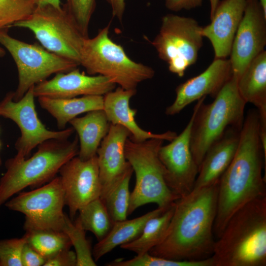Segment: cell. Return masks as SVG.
<instances>
[{
	"instance_id": "obj_30",
	"label": "cell",
	"mask_w": 266,
	"mask_h": 266,
	"mask_svg": "<svg viewBox=\"0 0 266 266\" xmlns=\"http://www.w3.org/2000/svg\"><path fill=\"white\" fill-rule=\"evenodd\" d=\"M63 231L66 234L75 249L76 266H97L93 257L90 242L86 237L85 231L66 216Z\"/></svg>"
},
{
	"instance_id": "obj_13",
	"label": "cell",
	"mask_w": 266,
	"mask_h": 266,
	"mask_svg": "<svg viewBox=\"0 0 266 266\" xmlns=\"http://www.w3.org/2000/svg\"><path fill=\"white\" fill-rule=\"evenodd\" d=\"M194 114L183 131L168 144L160 147L158 156L165 170V178L170 189L179 197L192 191L199 167L190 147Z\"/></svg>"
},
{
	"instance_id": "obj_31",
	"label": "cell",
	"mask_w": 266,
	"mask_h": 266,
	"mask_svg": "<svg viewBox=\"0 0 266 266\" xmlns=\"http://www.w3.org/2000/svg\"><path fill=\"white\" fill-rule=\"evenodd\" d=\"M108 266H214L210 256L200 260L177 261L156 256L148 252L137 255L133 258L124 261L117 259L106 264Z\"/></svg>"
},
{
	"instance_id": "obj_16",
	"label": "cell",
	"mask_w": 266,
	"mask_h": 266,
	"mask_svg": "<svg viewBox=\"0 0 266 266\" xmlns=\"http://www.w3.org/2000/svg\"><path fill=\"white\" fill-rule=\"evenodd\" d=\"M130 133L124 127L110 124L109 130L97 151L101 185L100 199L103 200L133 168L125 155V146Z\"/></svg>"
},
{
	"instance_id": "obj_7",
	"label": "cell",
	"mask_w": 266,
	"mask_h": 266,
	"mask_svg": "<svg viewBox=\"0 0 266 266\" xmlns=\"http://www.w3.org/2000/svg\"><path fill=\"white\" fill-rule=\"evenodd\" d=\"M164 140L151 138L136 142L128 138L125 155L135 175V184L131 193L128 215L139 207L149 203L167 208L180 197L167 185L165 170L158 152Z\"/></svg>"
},
{
	"instance_id": "obj_18",
	"label": "cell",
	"mask_w": 266,
	"mask_h": 266,
	"mask_svg": "<svg viewBox=\"0 0 266 266\" xmlns=\"http://www.w3.org/2000/svg\"><path fill=\"white\" fill-rule=\"evenodd\" d=\"M232 75L230 60L215 58L204 71L176 87L175 99L166 107V114H178L189 104L207 95L214 98Z\"/></svg>"
},
{
	"instance_id": "obj_34",
	"label": "cell",
	"mask_w": 266,
	"mask_h": 266,
	"mask_svg": "<svg viewBox=\"0 0 266 266\" xmlns=\"http://www.w3.org/2000/svg\"><path fill=\"white\" fill-rule=\"evenodd\" d=\"M27 242L25 234L20 238L0 240V266H22V252Z\"/></svg>"
},
{
	"instance_id": "obj_37",
	"label": "cell",
	"mask_w": 266,
	"mask_h": 266,
	"mask_svg": "<svg viewBox=\"0 0 266 266\" xmlns=\"http://www.w3.org/2000/svg\"><path fill=\"white\" fill-rule=\"evenodd\" d=\"M203 0H165L166 7L172 11L190 10L201 5Z\"/></svg>"
},
{
	"instance_id": "obj_6",
	"label": "cell",
	"mask_w": 266,
	"mask_h": 266,
	"mask_svg": "<svg viewBox=\"0 0 266 266\" xmlns=\"http://www.w3.org/2000/svg\"><path fill=\"white\" fill-rule=\"evenodd\" d=\"M109 27L108 25L94 37L84 39L80 65L89 75H100L123 89L136 90L140 83L154 77L155 71L131 59L123 47L111 39Z\"/></svg>"
},
{
	"instance_id": "obj_27",
	"label": "cell",
	"mask_w": 266,
	"mask_h": 266,
	"mask_svg": "<svg viewBox=\"0 0 266 266\" xmlns=\"http://www.w3.org/2000/svg\"><path fill=\"white\" fill-rule=\"evenodd\" d=\"M78 212L75 222L85 231L92 233L98 241L106 236L113 225L114 222L100 198L88 203Z\"/></svg>"
},
{
	"instance_id": "obj_15",
	"label": "cell",
	"mask_w": 266,
	"mask_h": 266,
	"mask_svg": "<svg viewBox=\"0 0 266 266\" xmlns=\"http://www.w3.org/2000/svg\"><path fill=\"white\" fill-rule=\"evenodd\" d=\"M59 172L65 204L72 220L81 207L100 198L101 185L97 155L87 160H81L76 156L66 163Z\"/></svg>"
},
{
	"instance_id": "obj_35",
	"label": "cell",
	"mask_w": 266,
	"mask_h": 266,
	"mask_svg": "<svg viewBox=\"0 0 266 266\" xmlns=\"http://www.w3.org/2000/svg\"><path fill=\"white\" fill-rule=\"evenodd\" d=\"M76 262L75 252L67 249L47 259L43 266H76Z\"/></svg>"
},
{
	"instance_id": "obj_3",
	"label": "cell",
	"mask_w": 266,
	"mask_h": 266,
	"mask_svg": "<svg viewBox=\"0 0 266 266\" xmlns=\"http://www.w3.org/2000/svg\"><path fill=\"white\" fill-rule=\"evenodd\" d=\"M218 238L211 256L214 266H266V196L236 211Z\"/></svg>"
},
{
	"instance_id": "obj_4",
	"label": "cell",
	"mask_w": 266,
	"mask_h": 266,
	"mask_svg": "<svg viewBox=\"0 0 266 266\" xmlns=\"http://www.w3.org/2000/svg\"><path fill=\"white\" fill-rule=\"evenodd\" d=\"M206 97L198 100L193 111L190 147L199 167L208 149L230 127L241 129L244 120L246 103L237 88V79L233 75L209 104H204Z\"/></svg>"
},
{
	"instance_id": "obj_22",
	"label": "cell",
	"mask_w": 266,
	"mask_h": 266,
	"mask_svg": "<svg viewBox=\"0 0 266 266\" xmlns=\"http://www.w3.org/2000/svg\"><path fill=\"white\" fill-rule=\"evenodd\" d=\"M238 90L246 103L255 105L260 121L266 122V51L248 65L237 80Z\"/></svg>"
},
{
	"instance_id": "obj_28",
	"label": "cell",
	"mask_w": 266,
	"mask_h": 266,
	"mask_svg": "<svg viewBox=\"0 0 266 266\" xmlns=\"http://www.w3.org/2000/svg\"><path fill=\"white\" fill-rule=\"evenodd\" d=\"M25 234L27 243L46 260L61 250L70 249L72 246L63 231L38 230L26 232Z\"/></svg>"
},
{
	"instance_id": "obj_43",
	"label": "cell",
	"mask_w": 266,
	"mask_h": 266,
	"mask_svg": "<svg viewBox=\"0 0 266 266\" xmlns=\"http://www.w3.org/2000/svg\"><path fill=\"white\" fill-rule=\"evenodd\" d=\"M1 159L0 156V166H1Z\"/></svg>"
},
{
	"instance_id": "obj_14",
	"label": "cell",
	"mask_w": 266,
	"mask_h": 266,
	"mask_svg": "<svg viewBox=\"0 0 266 266\" xmlns=\"http://www.w3.org/2000/svg\"><path fill=\"white\" fill-rule=\"evenodd\" d=\"M266 45V17L258 0H247L230 54L232 75L237 80Z\"/></svg>"
},
{
	"instance_id": "obj_21",
	"label": "cell",
	"mask_w": 266,
	"mask_h": 266,
	"mask_svg": "<svg viewBox=\"0 0 266 266\" xmlns=\"http://www.w3.org/2000/svg\"><path fill=\"white\" fill-rule=\"evenodd\" d=\"M241 129L229 128L222 137L208 149L199 167L192 192L219 182L235 155Z\"/></svg>"
},
{
	"instance_id": "obj_19",
	"label": "cell",
	"mask_w": 266,
	"mask_h": 266,
	"mask_svg": "<svg viewBox=\"0 0 266 266\" xmlns=\"http://www.w3.org/2000/svg\"><path fill=\"white\" fill-rule=\"evenodd\" d=\"M246 4L247 0H222L210 18V23L202 28V35L210 40L215 58H226L230 56Z\"/></svg>"
},
{
	"instance_id": "obj_9",
	"label": "cell",
	"mask_w": 266,
	"mask_h": 266,
	"mask_svg": "<svg viewBox=\"0 0 266 266\" xmlns=\"http://www.w3.org/2000/svg\"><path fill=\"white\" fill-rule=\"evenodd\" d=\"M13 27L30 30L45 49L80 65L85 37L64 5L61 9L50 5L36 7L27 19Z\"/></svg>"
},
{
	"instance_id": "obj_38",
	"label": "cell",
	"mask_w": 266,
	"mask_h": 266,
	"mask_svg": "<svg viewBox=\"0 0 266 266\" xmlns=\"http://www.w3.org/2000/svg\"><path fill=\"white\" fill-rule=\"evenodd\" d=\"M105 0L111 7L113 17L122 22L125 11V0Z\"/></svg>"
},
{
	"instance_id": "obj_8",
	"label": "cell",
	"mask_w": 266,
	"mask_h": 266,
	"mask_svg": "<svg viewBox=\"0 0 266 266\" xmlns=\"http://www.w3.org/2000/svg\"><path fill=\"white\" fill-rule=\"evenodd\" d=\"M202 28L191 17L173 14L162 17L159 32L151 43L171 72L182 77L196 63L203 45Z\"/></svg>"
},
{
	"instance_id": "obj_26",
	"label": "cell",
	"mask_w": 266,
	"mask_h": 266,
	"mask_svg": "<svg viewBox=\"0 0 266 266\" xmlns=\"http://www.w3.org/2000/svg\"><path fill=\"white\" fill-rule=\"evenodd\" d=\"M174 209V203L162 214L146 223L140 234L133 240L121 245V248L141 255L160 244L164 239Z\"/></svg>"
},
{
	"instance_id": "obj_42",
	"label": "cell",
	"mask_w": 266,
	"mask_h": 266,
	"mask_svg": "<svg viewBox=\"0 0 266 266\" xmlns=\"http://www.w3.org/2000/svg\"><path fill=\"white\" fill-rule=\"evenodd\" d=\"M5 54L4 50L0 46V57H3Z\"/></svg>"
},
{
	"instance_id": "obj_44",
	"label": "cell",
	"mask_w": 266,
	"mask_h": 266,
	"mask_svg": "<svg viewBox=\"0 0 266 266\" xmlns=\"http://www.w3.org/2000/svg\"><path fill=\"white\" fill-rule=\"evenodd\" d=\"M0 147H1V143L0 142Z\"/></svg>"
},
{
	"instance_id": "obj_1",
	"label": "cell",
	"mask_w": 266,
	"mask_h": 266,
	"mask_svg": "<svg viewBox=\"0 0 266 266\" xmlns=\"http://www.w3.org/2000/svg\"><path fill=\"white\" fill-rule=\"evenodd\" d=\"M266 169L260 135L258 112L250 109L240 130L238 144L230 165L219 181L216 216L213 233L219 238L232 215L240 207L266 196Z\"/></svg>"
},
{
	"instance_id": "obj_17",
	"label": "cell",
	"mask_w": 266,
	"mask_h": 266,
	"mask_svg": "<svg viewBox=\"0 0 266 266\" xmlns=\"http://www.w3.org/2000/svg\"><path fill=\"white\" fill-rule=\"evenodd\" d=\"M116 84L100 75H86L75 68L68 72H59L50 80L34 85L35 97L66 99L80 96H104L113 90Z\"/></svg>"
},
{
	"instance_id": "obj_41",
	"label": "cell",
	"mask_w": 266,
	"mask_h": 266,
	"mask_svg": "<svg viewBox=\"0 0 266 266\" xmlns=\"http://www.w3.org/2000/svg\"><path fill=\"white\" fill-rule=\"evenodd\" d=\"M259 3L265 17H266V0H258Z\"/></svg>"
},
{
	"instance_id": "obj_29",
	"label": "cell",
	"mask_w": 266,
	"mask_h": 266,
	"mask_svg": "<svg viewBox=\"0 0 266 266\" xmlns=\"http://www.w3.org/2000/svg\"><path fill=\"white\" fill-rule=\"evenodd\" d=\"M133 169L128 172L102 200L114 222L127 219L131 193L129 184Z\"/></svg>"
},
{
	"instance_id": "obj_24",
	"label": "cell",
	"mask_w": 266,
	"mask_h": 266,
	"mask_svg": "<svg viewBox=\"0 0 266 266\" xmlns=\"http://www.w3.org/2000/svg\"><path fill=\"white\" fill-rule=\"evenodd\" d=\"M37 98L41 107L55 119L60 130L65 129L68 123L81 114L103 108V96L100 95L66 99Z\"/></svg>"
},
{
	"instance_id": "obj_33",
	"label": "cell",
	"mask_w": 266,
	"mask_h": 266,
	"mask_svg": "<svg viewBox=\"0 0 266 266\" xmlns=\"http://www.w3.org/2000/svg\"><path fill=\"white\" fill-rule=\"evenodd\" d=\"M64 6L82 35L88 37L89 24L96 7V0H66Z\"/></svg>"
},
{
	"instance_id": "obj_25",
	"label": "cell",
	"mask_w": 266,
	"mask_h": 266,
	"mask_svg": "<svg viewBox=\"0 0 266 266\" xmlns=\"http://www.w3.org/2000/svg\"><path fill=\"white\" fill-rule=\"evenodd\" d=\"M168 208L158 207L139 217L132 220L126 219L114 222L106 236L98 241L94 246L92 250L94 260L98 261L117 246L130 242L136 238L140 234L149 219L162 214Z\"/></svg>"
},
{
	"instance_id": "obj_23",
	"label": "cell",
	"mask_w": 266,
	"mask_h": 266,
	"mask_svg": "<svg viewBox=\"0 0 266 266\" xmlns=\"http://www.w3.org/2000/svg\"><path fill=\"white\" fill-rule=\"evenodd\" d=\"M69 123L78 134L79 144L77 156L81 160H87L96 155L110 126L103 110L88 112L84 116L76 117Z\"/></svg>"
},
{
	"instance_id": "obj_36",
	"label": "cell",
	"mask_w": 266,
	"mask_h": 266,
	"mask_svg": "<svg viewBox=\"0 0 266 266\" xmlns=\"http://www.w3.org/2000/svg\"><path fill=\"white\" fill-rule=\"evenodd\" d=\"M46 259L40 255L27 242L21 255L22 266H43Z\"/></svg>"
},
{
	"instance_id": "obj_5",
	"label": "cell",
	"mask_w": 266,
	"mask_h": 266,
	"mask_svg": "<svg viewBox=\"0 0 266 266\" xmlns=\"http://www.w3.org/2000/svg\"><path fill=\"white\" fill-rule=\"evenodd\" d=\"M77 136L71 141L49 139L38 146L29 159L15 156L5 163L6 171L0 180V206L28 187H36L51 180L61 167L78 155Z\"/></svg>"
},
{
	"instance_id": "obj_11",
	"label": "cell",
	"mask_w": 266,
	"mask_h": 266,
	"mask_svg": "<svg viewBox=\"0 0 266 266\" xmlns=\"http://www.w3.org/2000/svg\"><path fill=\"white\" fill-rule=\"evenodd\" d=\"M4 204L9 209L25 215L26 232L63 231L66 215L63 212L65 198L59 176L36 189L20 193Z\"/></svg>"
},
{
	"instance_id": "obj_32",
	"label": "cell",
	"mask_w": 266,
	"mask_h": 266,
	"mask_svg": "<svg viewBox=\"0 0 266 266\" xmlns=\"http://www.w3.org/2000/svg\"><path fill=\"white\" fill-rule=\"evenodd\" d=\"M35 8L33 0H0V30L27 19Z\"/></svg>"
},
{
	"instance_id": "obj_39",
	"label": "cell",
	"mask_w": 266,
	"mask_h": 266,
	"mask_svg": "<svg viewBox=\"0 0 266 266\" xmlns=\"http://www.w3.org/2000/svg\"><path fill=\"white\" fill-rule=\"evenodd\" d=\"M36 7L50 5L57 9H61V0H33Z\"/></svg>"
},
{
	"instance_id": "obj_12",
	"label": "cell",
	"mask_w": 266,
	"mask_h": 266,
	"mask_svg": "<svg viewBox=\"0 0 266 266\" xmlns=\"http://www.w3.org/2000/svg\"><path fill=\"white\" fill-rule=\"evenodd\" d=\"M34 86L18 100H13V92H10L0 102V116L13 121L20 130L15 144V156L19 158H27L33 149L46 140H67L74 131L72 127L57 131L46 128L35 110Z\"/></svg>"
},
{
	"instance_id": "obj_20",
	"label": "cell",
	"mask_w": 266,
	"mask_h": 266,
	"mask_svg": "<svg viewBox=\"0 0 266 266\" xmlns=\"http://www.w3.org/2000/svg\"><path fill=\"white\" fill-rule=\"evenodd\" d=\"M136 93V90H127L119 87L103 96V110L111 124L125 128L130 133L129 138L133 141L141 142L151 138H159L169 141L177 135L168 131L162 133H155L141 128L135 120L137 110L130 107V101Z\"/></svg>"
},
{
	"instance_id": "obj_40",
	"label": "cell",
	"mask_w": 266,
	"mask_h": 266,
	"mask_svg": "<svg viewBox=\"0 0 266 266\" xmlns=\"http://www.w3.org/2000/svg\"><path fill=\"white\" fill-rule=\"evenodd\" d=\"M209 1L210 3V17L211 18L215 10V9L218 4V3L219 2V0H209Z\"/></svg>"
},
{
	"instance_id": "obj_2",
	"label": "cell",
	"mask_w": 266,
	"mask_h": 266,
	"mask_svg": "<svg viewBox=\"0 0 266 266\" xmlns=\"http://www.w3.org/2000/svg\"><path fill=\"white\" fill-rule=\"evenodd\" d=\"M218 189L219 182L177 199L163 240L148 253L177 261L211 256Z\"/></svg>"
},
{
	"instance_id": "obj_10",
	"label": "cell",
	"mask_w": 266,
	"mask_h": 266,
	"mask_svg": "<svg viewBox=\"0 0 266 266\" xmlns=\"http://www.w3.org/2000/svg\"><path fill=\"white\" fill-rule=\"evenodd\" d=\"M0 44L9 52L18 71V84L13 99H21L29 89L54 73L66 72L79 65L36 44H29L0 30Z\"/></svg>"
}]
</instances>
